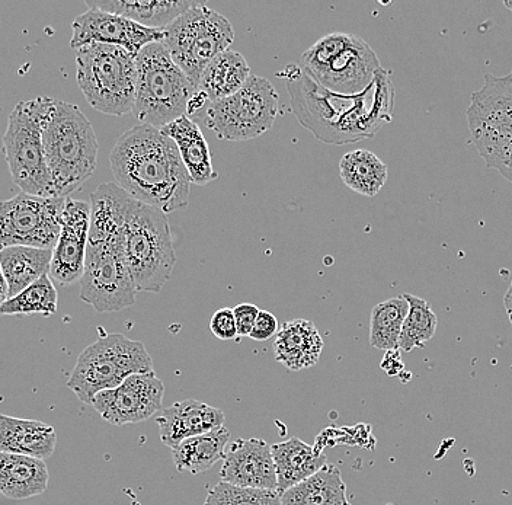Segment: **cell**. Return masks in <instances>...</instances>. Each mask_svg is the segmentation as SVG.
I'll return each mask as SVG.
<instances>
[{"label":"cell","instance_id":"obj_9","mask_svg":"<svg viewBox=\"0 0 512 505\" xmlns=\"http://www.w3.org/2000/svg\"><path fill=\"white\" fill-rule=\"evenodd\" d=\"M124 246L137 290L160 293L171 278L176 264L166 214L136 200L128 217Z\"/></svg>","mask_w":512,"mask_h":505},{"label":"cell","instance_id":"obj_32","mask_svg":"<svg viewBox=\"0 0 512 505\" xmlns=\"http://www.w3.org/2000/svg\"><path fill=\"white\" fill-rule=\"evenodd\" d=\"M57 305H59V294H57L53 278L50 277V274H46L18 296L2 303L0 312L2 315L8 316H51L57 312Z\"/></svg>","mask_w":512,"mask_h":505},{"label":"cell","instance_id":"obj_25","mask_svg":"<svg viewBox=\"0 0 512 505\" xmlns=\"http://www.w3.org/2000/svg\"><path fill=\"white\" fill-rule=\"evenodd\" d=\"M275 469H277L278 492L288 491L326 465V456L316 447L309 446L297 437L272 446Z\"/></svg>","mask_w":512,"mask_h":505},{"label":"cell","instance_id":"obj_3","mask_svg":"<svg viewBox=\"0 0 512 505\" xmlns=\"http://www.w3.org/2000/svg\"><path fill=\"white\" fill-rule=\"evenodd\" d=\"M44 149L54 197H69L94 175L98 139L94 126L78 105L56 102L44 129Z\"/></svg>","mask_w":512,"mask_h":505},{"label":"cell","instance_id":"obj_4","mask_svg":"<svg viewBox=\"0 0 512 505\" xmlns=\"http://www.w3.org/2000/svg\"><path fill=\"white\" fill-rule=\"evenodd\" d=\"M56 99L35 98L16 104L3 136V152L12 180L22 193L54 197L53 180L44 149V129Z\"/></svg>","mask_w":512,"mask_h":505},{"label":"cell","instance_id":"obj_24","mask_svg":"<svg viewBox=\"0 0 512 505\" xmlns=\"http://www.w3.org/2000/svg\"><path fill=\"white\" fill-rule=\"evenodd\" d=\"M162 131L178 146L192 184L207 185L216 180L217 172L214 171L211 161L210 146L203 131L191 120L190 115L178 118L174 123L163 127Z\"/></svg>","mask_w":512,"mask_h":505},{"label":"cell","instance_id":"obj_31","mask_svg":"<svg viewBox=\"0 0 512 505\" xmlns=\"http://www.w3.org/2000/svg\"><path fill=\"white\" fill-rule=\"evenodd\" d=\"M408 313L409 303L405 296L393 297L374 306L370 318L371 347L386 353L398 350L400 334Z\"/></svg>","mask_w":512,"mask_h":505},{"label":"cell","instance_id":"obj_36","mask_svg":"<svg viewBox=\"0 0 512 505\" xmlns=\"http://www.w3.org/2000/svg\"><path fill=\"white\" fill-rule=\"evenodd\" d=\"M280 328L281 326L278 325L275 315H272L268 310H261L258 318H256L254 329H252L251 337L249 338L254 341H259V343H264V341L277 337Z\"/></svg>","mask_w":512,"mask_h":505},{"label":"cell","instance_id":"obj_8","mask_svg":"<svg viewBox=\"0 0 512 505\" xmlns=\"http://www.w3.org/2000/svg\"><path fill=\"white\" fill-rule=\"evenodd\" d=\"M153 372V360L140 341L123 334H105L86 347L67 380L83 404L92 405L99 392L115 389L133 375Z\"/></svg>","mask_w":512,"mask_h":505},{"label":"cell","instance_id":"obj_10","mask_svg":"<svg viewBox=\"0 0 512 505\" xmlns=\"http://www.w3.org/2000/svg\"><path fill=\"white\" fill-rule=\"evenodd\" d=\"M233 41L235 30L229 19L204 2L166 28L163 44L198 89L204 70L219 54L230 50Z\"/></svg>","mask_w":512,"mask_h":505},{"label":"cell","instance_id":"obj_37","mask_svg":"<svg viewBox=\"0 0 512 505\" xmlns=\"http://www.w3.org/2000/svg\"><path fill=\"white\" fill-rule=\"evenodd\" d=\"M233 312H235L239 337H251L252 329H254L256 318H258L261 309L256 308L252 303H240L236 308H233Z\"/></svg>","mask_w":512,"mask_h":505},{"label":"cell","instance_id":"obj_39","mask_svg":"<svg viewBox=\"0 0 512 505\" xmlns=\"http://www.w3.org/2000/svg\"><path fill=\"white\" fill-rule=\"evenodd\" d=\"M504 6H505V8L508 9V11L512 12V0H505Z\"/></svg>","mask_w":512,"mask_h":505},{"label":"cell","instance_id":"obj_12","mask_svg":"<svg viewBox=\"0 0 512 505\" xmlns=\"http://www.w3.org/2000/svg\"><path fill=\"white\" fill-rule=\"evenodd\" d=\"M126 233L117 238L89 241L80 299L98 313L120 312L136 303L137 286L126 258Z\"/></svg>","mask_w":512,"mask_h":505},{"label":"cell","instance_id":"obj_22","mask_svg":"<svg viewBox=\"0 0 512 505\" xmlns=\"http://www.w3.org/2000/svg\"><path fill=\"white\" fill-rule=\"evenodd\" d=\"M57 434L51 425L35 420L0 417V453H16L46 460L56 450Z\"/></svg>","mask_w":512,"mask_h":505},{"label":"cell","instance_id":"obj_20","mask_svg":"<svg viewBox=\"0 0 512 505\" xmlns=\"http://www.w3.org/2000/svg\"><path fill=\"white\" fill-rule=\"evenodd\" d=\"M88 8L101 9L137 22L150 30H166L176 18L203 5L197 0H86Z\"/></svg>","mask_w":512,"mask_h":505},{"label":"cell","instance_id":"obj_5","mask_svg":"<svg viewBox=\"0 0 512 505\" xmlns=\"http://www.w3.org/2000/svg\"><path fill=\"white\" fill-rule=\"evenodd\" d=\"M137 89L134 114L140 123L163 127L188 115L198 89L163 43L144 47L136 57Z\"/></svg>","mask_w":512,"mask_h":505},{"label":"cell","instance_id":"obj_21","mask_svg":"<svg viewBox=\"0 0 512 505\" xmlns=\"http://www.w3.org/2000/svg\"><path fill=\"white\" fill-rule=\"evenodd\" d=\"M323 350V340L315 324L294 319L281 325L275 337V360L291 372L315 366Z\"/></svg>","mask_w":512,"mask_h":505},{"label":"cell","instance_id":"obj_6","mask_svg":"<svg viewBox=\"0 0 512 505\" xmlns=\"http://www.w3.org/2000/svg\"><path fill=\"white\" fill-rule=\"evenodd\" d=\"M76 67L80 91L92 108L115 117L134 111L137 63L130 51L89 44L76 50Z\"/></svg>","mask_w":512,"mask_h":505},{"label":"cell","instance_id":"obj_35","mask_svg":"<svg viewBox=\"0 0 512 505\" xmlns=\"http://www.w3.org/2000/svg\"><path fill=\"white\" fill-rule=\"evenodd\" d=\"M210 331L213 332L214 337L222 341L235 340L239 337L233 309L223 308L214 312L210 319Z\"/></svg>","mask_w":512,"mask_h":505},{"label":"cell","instance_id":"obj_1","mask_svg":"<svg viewBox=\"0 0 512 505\" xmlns=\"http://www.w3.org/2000/svg\"><path fill=\"white\" fill-rule=\"evenodd\" d=\"M277 76L286 81L297 120L320 142L336 146L363 142L392 123L396 91L392 73L383 67L358 95L335 94L297 65H287Z\"/></svg>","mask_w":512,"mask_h":505},{"label":"cell","instance_id":"obj_16","mask_svg":"<svg viewBox=\"0 0 512 505\" xmlns=\"http://www.w3.org/2000/svg\"><path fill=\"white\" fill-rule=\"evenodd\" d=\"M72 28L70 47L75 50L89 44H107L121 47L137 57L144 47L165 40V30H150L130 19L96 8H89L79 15Z\"/></svg>","mask_w":512,"mask_h":505},{"label":"cell","instance_id":"obj_23","mask_svg":"<svg viewBox=\"0 0 512 505\" xmlns=\"http://www.w3.org/2000/svg\"><path fill=\"white\" fill-rule=\"evenodd\" d=\"M50 473L37 457L0 453V491L9 500H28L48 488Z\"/></svg>","mask_w":512,"mask_h":505},{"label":"cell","instance_id":"obj_11","mask_svg":"<svg viewBox=\"0 0 512 505\" xmlns=\"http://www.w3.org/2000/svg\"><path fill=\"white\" fill-rule=\"evenodd\" d=\"M473 143L489 168L512 182V70L504 78L486 75L467 110Z\"/></svg>","mask_w":512,"mask_h":505},{"label":"cell","instance_id":"obj_27","mask_svg":"<svg viewBox=\"0 0 512 505\" xmlns=\"http://www.w3.org/2000/svg\"><path fill=\"white\" fill-rule=\"evenodd\" d=\"M251 76V67L245 57L230 49L219 54L207 66L201 76L198 91L203 92L210 102L222 101L238 94Z\"/></svg>","mask_w":512,"mask_h":505},{"label":"cell","instance_id":"obj_13","mask_svg":"<svg viewBox=\"0 0 512 505\" xmlns=\"http://www.w3.org/2000/svg\"><path fill=\"white\" fill-rule=\"evenodd\" d=\"M280 98L268 79L252 75L238 94L210 102L204 123L219 139L243 142L272 129L277 120Z\"/></svg>","mask_w":512,"mask_h":505},{"label":"cell","instance_id":"obj_38","mask_svg":"<svg viewBox=\"0 0 512 505\" xmlns=\"http://www.w3.org/2000/svg\"><path fill=\"white\" fill-rule=\"evenodd\" d=\"M504 305H505V310H507V313H508V318H510V322L512 325V283H511L510 289H508L507 294H505Z\"/></svg>","mask_w":512,"mask_h":505},{"label":"cell","instance_id":"obj_7","mask_svg":"<svg viewBox=\"0 0 512 505\" xmlns=\"http://www.w3.org/2000/svg\"><path fill=\"white\" fill-rule=\"evenodd\" d=\"M302 65L313 81L341 95L366 91L382 69L376 51L364 38L345 33L320 38L304 51Z\"/></svg>","mask_w":512,"mask_h":505},{"label":"cell","instance_id":"obj_14","mask_svg":"<svg viewBox=\"0 0 512 505\" xmlns=\"http://www.w3.org/2000/svg\"><path fill=\"white\" fill-rule=\"evenodd\" d=\"M67 198L21 193L0 204V244L54 251Z\"/></svg>","mask_w":512,"mask_h":505},{"label":"cell","instance_id":"obj_29","mask_svg":"<svg viewBox=\"0 0 512 505\" xmlns=\"http://www.w3.org/2000/svg\"><path fill=\"white\" fill-rule=\"evenodd\" d=\"M229 440L230 431L226 427H220L211 433L182 441L179 446L172 449L175 468L179 472H188L192 475L208 471L220 459H224Z\"/></svg>","mask_w":512,"mask_h":505},{"label":"cell","instance_id":"obj_26","mask_svg":"<svg viewBox=\"0 0 512 505\" xmlns=\"http://www.w3.org/2000/svg\"><path fill=\"white\" fill-rule=\"evenodd\" d=\"M53 251L32 246H6L0 251L3 280L8 283V299L50 274Z\"/></svg>","mask_w":512,"mask_h":505},{"label":"cell","instance_id":"obj_28","mask_svg":"<svg viewBox=\"0 0 512 505\" xmlns=\"http://www.w3.org/2000/svg\"><path fill=\"white\" fill-rule=\"evenodd\" d=\"M281 505H352L338 466L326 463L315 475L281 494Z\"/></svg>","mask_w":512,"mask_h":505},{"label":"cell","instance_id":"obj_17","mask_svg":"<svg viewBox=\"0 0 512 505\" xmlns=\"http://www.w3.org/2000/svg\"><path fill=\"white\" fill-rule=\"evenodd\" d=\"M91 232V204L67 198L62 216V232L53 251L50 277L60 284L76 283L85 271L86 251Z\"/></svg>","mask_w":512,"mask_h":505},{"label":"cell","instance_id":"obj_33","mask_svg":"<svg viewBox=\"0 0 512 505\" xmlns=\"http://www.w3.org/2000/svg\"><path fill=\"white\" fill-rule=\"evenodd\" d=\"M409 303V313L399 338V348L411 353L415 348H424L437 332L438 319L430 303L412 294H403Z\"/></svg>","mask_w":512,"mask_h":505},{"label":"cell","instance_id":"obj_15","mask_svg":"<svg viewBox=\"0 0 512 505\" xmlns=\"http://www.w3.org/2000/svg\"><path fill=\"white\" fill-rule=\"evenodd\" d=\"M165 385L155 372L133 375L118 388L99 392L92 407L112 425L143 423L162 411Z\"/></svg>","mask_w":512,"mask_h":505},{"label":"cell","instance_id":"obj_19","mask_svg":"<svg viewBox=\"0 0 512 505\" xmlns=\"http://www.w3.org/2000/svg\"><path fill=\"white\" fill-rule=\"evenodd\" d=\"M156 423L159 425L162 443L174 449L182 441L223 427L224 414L220 409L203 402L187 399L163 409Z\"/></svg>","mask_w":512,"mask_h":505},{"label":"cell","instance_id":"obj_18","mask_svg":"<svg viewBox=\"0 0 512 505\" xmlns=\"http://www.w3.org/2000/svg\"><path fill=\"white\" fill-rule=\"evenodd\" d=\"M222 482L236 487L278 491L272 446L262 439H238L226 449Z\"/></svg>","mask_w":512,"mask_h":505},{"label":"cell","instance_id":"obj_2","mask_svg":"<svg viewBox=\"0 0 512 505\" xmlns=\"http://www.w3.org/2000/svg\"><path fill=\"white\" fill-rule=\"evenodd\" d=\"M115 184L134 200L163 213L185 209L190 200V174L178 146L158 127L140 126L126 131L110 155Z\"/></svg>","mask_w":512,"mask_h":505},{"label":"cell","instance_id":"obj_30","mask_svg":"<svg viewBox=\"0 0 512 505\" xmlns=\"http://www.w3.org/2000/svg\"><path fill=\"white\" fill-rule=\"evenodd\" d=\"M386 163L370 150H354L342 156L339 175L350 190L364 197H376L387 181Z\"/></svg>","mask_w":512,"mask_h":505},{"label":"cell","instance_id":"obj_34","mask_svg":"<svg viewBox=\"0 0 512 505\" xmlns=\"http://www.w3.org/2000/svg\"><path fill=\"white\" fill-rule=\"evenodd\" d=\"M204 505H281V494L220 482L208 491Z\"/></svg>","mask_w":512,"mask_h":505}]
</instances>
